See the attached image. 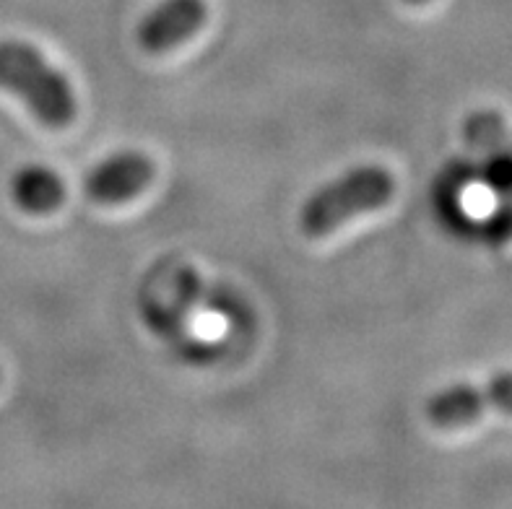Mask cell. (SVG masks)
Listing matches in <instances>:
<instances>
[{
    "label": "cell",
    "instance_id": "obj_1",
    "mask_svg": "<svg viewBox=\"0 0 512 509\" xmlns=\"http://www.w3.org/2000/svg\"><path fill=\"white\" fill-rule=\"evenodd\" d=\"M0 89L16 94L47 128H68L76 120L78 104L68 76L29 42H0Z\"/></svg>",
    "mask_w": 512,
    "mask_h": 509
},
{
    "label": "cell",
    "instance_id": "obj_2",
    "mask_svg": "<svg viewBox=\"0 0 512 509\" xmlns=\"http://www.w3.org/2000/svg\"><path fill=\"white\" fill-rule=\"evenodd\" d=\"M396 193V180L385 167L364 164L344 172L307 198L299 213V226L307 237H325L362 213L388 206Z\"/></svg>",
    "mask_w": 512,
    "mask_h": 509
},
{
    "label": "cell",
    "instance_id": "obj_3",
    "mask_svg": "<svg viewBox=\"0 0 512 509\" xmlns=\"http://www.w3.org/2000/svg\"><path fill=\"white\" fill-rule=\"evenodd\" d=\"M156 164L141 151H117L86 174L84 190L99 206H120L154 182Z\"/></svg>",
    "mask_w": 512,
    "mask_h": 509
},
{
    "label": "cell",
    "instance_id": "obj_4",
    "mask_svg": "<svg viewBox=\"0 0 512 509\" xmlns=\"http://www.w3.org/2000/svg\"><path fill=\"white\" fill-rule=\"evenodd\" d=\"M206 19V0H162L143 16L136 29V39L146 52L162 55L195 37Z\"/></svg>",
    "mask_w": 512,
    "mask_h": 509
},
{
    "label": "cell",
    "instance_id": "obj_5",
    "mask_svg": "<svg viewBox=\"0 0 512 509\" xmlns=\"http://www.w3.org/2000/svg\"><path fill=\"white\" fill-rule=\"evenodd\" d=\"M11 195L13 203L26 213L42 216L55 208L63 206L65 200V185L58 174L39 164H29V167L19 169L11 180Z\"/></svg>",
    "mask_w": 512,
    "mask_h": 509
},
{
    "label": "cell",
    "instance_id": "obj_6",
    "mask_svg": "<svg viewBox=\"0 0 512 509\" xmlns=\"http://www.w3.org/2000/svg\"><path fill=\"white\" fill-rule=\"evenodd\" d=\"M406 3H411V6H422V3H427V0H406Z\"/></svg>",
    "mask_w": 512,
    "mask_h": 509
},
{
    "label": "cell",
    "instance_id": "obj_7",
    "mask_svg": "<svg viewBox=\"0 0 512 509\" xmlns=\"http://www.w3.org/2000/svg\"><path fill=\"white\" fill-rule=\"evenodd\" d=\"M0 380H3V372H0Z\"/></svg>",
    "mask_w": 512,
    "mask_h": 509
}]
</instances>
